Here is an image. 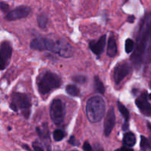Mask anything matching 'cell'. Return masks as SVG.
<instances>
[{"instance_id": "15", "label": "cell", "mask_w": 151, "mask_h": 151, "mask_svg": "<svg viewBox=\"0 0 151 151\" xmlns=\"http://www.w3.org/2000/svg\"><path fill=\"white\" fill-rule=\"evenodd\" d=\"M117 53V45L114 36H111L109 38L107 47V54L110 57H114Z\"/></svg>"}, {"instance_id": "26", "label": "cell", "mask_w": 151, "mask_h": 151, "mask_svg": "<svg viewBox=\"0 0 151 151\" xmlns=\"http://www.w3.org/2000/svg\"><path fill=\"white\" fill-rule=\"evenodd\" d=\"M115 151H134V150L131 149V148H130V147H128L124 146V147H122L121 148H119V149L116 150Z\"/></svg>"}, {"instance_id": "7", "label": "cell", "mask_w": 151, "mask_h": 151, "mask_svg": "<svg viewBox=\"0 0 151 151\" xmlns=\"http://www.w3.org/2000/svg\"><path fill=\"white\" fill-rule=\"evenodd\" d=\"M12 46L7 41H2L0 44V70L7 68L12 56Z\"/></svg>"}, {"instance_id": "9", "label": "cell", "mask_w": 151, "mask_h": 151, "mask_svg": "<svg viewBox=\"0 0 151 151\" xmlns=\"http://www.w3.org/2000/svg\"><path fill=\"white\" fill-rule=\"evenodd\" d=\"M150 96L147 91L143 92L137 99L136 105L140 110L141 113L145 115L150 116L151 113V106L150 103Z\"/></svg>"}, {"instance_id": "24", "label": "cell", "mask_w": 151, "mask_h": 151, "mask_svg": "<svg viewBox=\"0 0 151 151\" xmlns=\"http://www.w3.org/2000/svg\"><path fill=\"white\" fill-rule=\"evenodd\" d=\"M0 10L4 13H7L10 11V6L7 3L4 1H0Z\"/></svg>"}, {"instance_id": "19", "label": "cell", "mask_w": 151, "mask_h": 151, "mask_svg": "<svg viewBox=\"0 0 151 151\" xmlns=\"http://www.w3.org/2000/svg\"><path fill=\"white\" fill-rule=\"evenodd\" d=\"M37 21H38V25L40 28H45L47 25V22H48V19L45 14H40L38 16Z\"/></svg>"}, {"instance_id": "28", "label": "cell", "mask_w": 151, "mask_h": 151, "mask_svg": "<svg viewBox=\"0 0 151 151\" xmlns=\"http://www.w3.org/2000/svg\"><path fill=\"white\" fill-rule=\"evenodd\" d=\"M69 144H72V145H75L76 144H75V136H71L70 137V139H69Z\"/></svg>"}, {"instance_id": "16", "label": "cell", "mask_w": 151, "mask_h": 151, "mask_svg": "<svg viewBox=\"0 0 151 151\" xmlns=\"http://www.w3.org/2000/svg\"><path fill=\"white\" fill-rule=\"evenodd\" d=\"M137 142V138L134 133H131V132H128L125 133L123 136V144L126 147H134L136 144Z\"/></svg>"}, {"instance_id": "11", "label": "cell", "mask_w": 151, "mask_h": 151, "mask_svg": "<svg viewBox=\"0 0 151 151\" xmlns=\"http://www.w3.org/2000/svg\"><path fill=\"white\" fill-rule=\"evenodd\" d=\"M55 53L63 58H70L73 56L74 50L72 45L64 39L58 40Z\"/></svg>"}, {"instance_id": "13", "label": "cell", "mask_w": 151, "mask_h": 151, "mask_svg": "<svg viewBox=\"0 0 151 151\" xmlns=\"http://www.w3.org/2000/svg\"><path fill=\"white\" fill-rule=\"evenodd\" d=\"M106 36L103 35L97 41H91L89 43V48L94 54L100 56L103 53L106 45Z\"/></svg>"}, {"instance_id": "12", "label": "cell", "mask_w": 151, "mask_h": 151, "mask_svg": "<svg viewBox=\"0 0 151 151\" xmlns=\"http://www.w3.org/2000/svg\"><path fill=\"white\" fill-rule=\"evenodd\" d=\"M116 123V117H115L114 108L111 107L108 111L106 120L104 123V134L106 136H109L111 133Z\"/></svg>"}, {"instance_id": "6", "label": "cell", "mask_w": 151, "mask_h": 151, "mask_svg": "<svg viewBox=\"0 0 151 151\" xmlns=\"http://www.w3.org/2000/svg\"><path fill=\"white\" fill-rule=\"evenodd\" d=\"M57 43L47 38H36L30 42V47L37 50H49L55 53Z\"/></svg>"}, {"instance_id": "18", "label": "cell", "mask_w": 151, "mask_h": 151, "mask_svg": "<svg viewBox=\"0 0 151 151\" xmlns=\"http://www.w3.org/2000/svg\"><path fill=\"white\" fill-rule=\"evenodd\" d=\"M66 93L72 96H78L80 95V90L78 87L73 84H69L66 87Z\"/></svg>"}, {"instance_id": "14", "label": "cell", "mask_w": 151, "mask_h": 151, "mask_svg": "<svg viewBox=\"0 0 151 151\" xmlns=\"http://www.w3.org/2000/svg\"><path fill=\"white\" fill-rule=\"evenodd\" d=\"M116 104H117V107L119 112H120V113L122 114V116L125 118V123H124V124L122 125V130H127L128 129V121H129L130 118L129 111H128V108H127L123 104L121 103L120 102H119V101H118Z\"/></svg>"}, {"instance_id": "4", "label": "cell", "mask_w": 151, "mask_h": 151, "mask_svg": "<svg viewBox=\"0 0 151 151\" xmlns=\"http://www.w3.org/2000/svg\"><path fill=\"white\" fill-rule=\"evenodd\" d=\"M10 108L15 112L22 110L25 118H29L30 113L31 102L28 95L23 93H13L11 96Z\"/></svg>"}, {"instance_id": "5", "label": "cell", "mask_w": 151, "mask_h": 151, "mask_svg": "<svg viewBox=\"0 0 151 151\" xmlns=\"http://www.w3.org/2000/svg\"><path fill=\"white\" fill-rule=\"evenodd\" d=\"M50 118L54 124H60L64 120L65 106L60 99H55L50 105Z\"/></svg>"}, {"instance_id": "1", "label": "cell", "mask_w": 151, "mask_h": 151, "mask_svg": "<svg viewBox=\"0 0 151 151\" xmlns=\"http://www.w3.org/2000/svg\"><path fill=\"white\" fill-rule=\"evenodd\" d=\"M150 14L147 13L142 19L139 31L137 45L133 55L131 56V61L136 65H139L144 60L146 53V48L149 46L150 36Z\"/></svg>"}, {"instance_id": "17", "label": "cell", "mask_w": 151, "mask_h": 151, "mask_svg": "<svg viewBox=\"0 0 151 151\" xmlns=\"http://www.w3.org/2000/svg\"><path fill=\"white\" fill-rule=\"evenodd\" d=\"M94 87H95L96 91L98 92L99 93L101 94H104L105 93V87L103 84V81L100 80L97 76L94 77Z\"/></svg>"}, {"instance_id": "3", "label": "cell", "mask_w": 151, "mask_h": 151, "mask_svg": "<svg viewBox=\"0 0 151 151\" xmlns=\"http://www.w3.org/2000/svg\"><path fill=\"white\" fill-rule=\"evenodd\" d=\"M37 85L39 93L42 95H46L61 85V78L54 73L45 71L38 76Z\"/></svg>"}, {"instance_id": "2", "label": "cell", "mask_w": 151, "mask_h": 151, "mask_svg": "<svg viewBox=\"0 0 151 151\" xmlns=\"http://www.w3.org/2000/svg\"><path fill=\"white\" fill-rule=\"evenodd\" d=\"M106 111V103L103 97L94 96L90 98L86 102V114L88 121L92 123L101 121Z\"/></svg>"}, {"instance_id": "20", "label": "cell", "mask_w": 151, "mask_h": 151, "mask_svg": "<svg viewBox=\"0 0 151 151\" xmlns=\"http://www.w3.org/2000/svg\"><path fill=\"white\" fill-rule=\"evenodd\" d=\"M140 147L143 150H147L150 149V143L148 139L145 137L144 136H141V142H140Z\"/></svg>"}, {"instance_id": "21", "label": "cell", "mask_w": 151, "mask_h": 151, "mask_svg": "<svg viewBox=\"0 0 151 151\" xmlns=\"http://www.w3.org/2000/svg\"><path fill=\"white\" fill-rule=\"evenodd\" d=\"M64 136L65 133L62 130L58 129V130H55L54 133H53V138H54L55 141H56V142H60V141H61L64 138Z\"/></svg>"}, {"instance_id": "27", "label": "cell", "mask_w": 151, "mask_h": 151, "mask_svg": "<svg viewBox=\"0 0 151 151\" xmlns=\"http://www.w3.org/2000/svg\"><path fill=\"white\" fill-rule=\"evenodd\" d=\"M128 22H130V23H133V22H134V20H135V16H134V15H131V16H129L128 17Z\"/></svg>"}, {"instance_id": "10", "label": "cell", "mask_w": 151, "mask_h": 151, "mask_svg": "<svg viewBox=\"0 0 151 151\" xmlns=\"http://www.w3.org/2000/svg\"><path fill=\"white\" fill-rule=\"evenodd\" d=\"M131 67L126 62L119 63L115 67L114 70V79L116 84H119L123 81L124 78L129 74Z\"/></svg>"}, {"instance_id": "8", "label": "cell", "mask_w": 151, "mask_h": 151, "mask_svg": "<svg viewBox=\"0 0 151 151\" xmlns=\"http://www.w3.org/2000/svg\"><path fill=\"white\" fill-rule=\"evenodd\" d=\"M31 13V8L29 6L21 5L6 13L5 19L7 21H15L26 18Z\"/></svg>"}, {"instance_id": "22", "label": "cell", "mask_w": 151, "mask_h": 151, "mask_svg": "<svg viewBox=\"0 0 151 151\" xmlns=\"http://www.w3.org/2000/svg\"><path fill=\"white\" fill-rule=\"evenodd\" d=\"M125 52L127 53H130L134 49V41L131 38H127L125 41Z\"/></svg>"}, {"instance_id": "25", "label": "cell", "mask_w": 151, "mask_h": 151, "mask_svg": "<svg viewBox=\"0 0 151 151\" xmlns=\"http://www.w3.org/2000/svg\"><path fill=\"white\" fill-rule=\"evenodd\" d=\"M83 148L84 151H93L92 147H91V146L90 145V144L88 143V142H86L85 143H84Z\"/></svg>"}, {"instance_id": "29", "label": "cell", "mask_w": 151, "mask_h": 151, "mask_svg": "<svg viewBox=\"0 0 151 151\" xmlns=\"http://www.w3.org/2000/svg\"><path fill=\"white\" fill-rule=\"evenodd\" d=\"M97 151H102V150H97Z\"/></svg>"}, {"instance_id": "23", "label": "cell", "mask_w": 151, "mask_h": 151, "mask_svg": "<svg viewBox=\"0 0 151 151\" xmlns=\"http://www.w3.org/2000/svg\"><path fill=\"white\" fill-rule=\"evenodd\" d=\"M72 80H73V81H75V82L79 83V84H84V83L86 81L87 78L85 76L78 75V76H75L72 77Z\"/></svg>"}]
</instances>
